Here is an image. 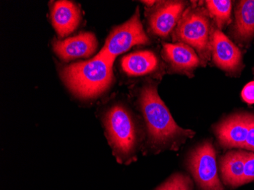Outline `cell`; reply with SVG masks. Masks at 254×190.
<instances>
[{
	"mask_svg": "<svg viewBox=\"0 0 254 190\" xmlns=\"http://www.w3.org/2000/svg\"><path fill=\"white\" fill-rule=\"evenodd\" d=\"M245 149L254 151V115H251V124L247 137Z\"/></svg>",
	"mask_w": 254,
	"mask_h": 190,
	"instance_id": "19",
	"label": "cell"
},
{
	"mask_svg": "<svg viewBox=\"0 0 254 190\" xmlns=\"http://www.w3.org/2000/svg\"><path fill=\"white\" fill-rule=\"evenodd\" d=\"M138 101L145 119L151 148L156 151L178 149L185 140L193 137L194 132L181 128L174 121L158 95L155 83H145L141 88Z\"/></svg>",
	"mask_w": 254,
	"mask_h": 190,
	"instance_id": "1",
	"label": "cell"
},
{
	"mask_svg": "<svg viewBox=\"0 0 254 190\" xmlns=\"http://www.w3.org/2000/svg\"><path fill=\"white\" fill-rule=\"evenodd\" d=\"M114 62L98 53L90 61L64 65L60 74L74 95L82 99H94L105 92L112 84Z\"/></svg>",
	"mask_w": 254,
	"mask_h": 190,
	"instance_id": "2",
	"label": "cell"
},
{
	"mask_svg": "<svg viewBox=\"0 0 254 190\" xmlns=\"http://www.w3.org/2000/svg\"><path fill=\"white\" fill-rule=\"evenodd\" d=\"M51 18L58 36L63 39L76 30L82 20V14L77 4L61 0L51 3Z\"/></svg>",
	"mask_w": 254,
	"mask_h": 190,
	"instance_id": "11",
	"label": "cell"
},
{
	"mask_svg": "<svg viewBox=\"0 0 254 190\" xmlns=\"http://www.w3.org/2000/svg\"><path fill=\"white\" fill-rule=\"evenodd\" d=\"M251 118V114H235L217 126L215 133L220 145L227 148H245Z\"/></svg>",
	"mask_w": 254,
	"mask_h": 190,
	"instance_id": "9",
	"label": "cell"
},
{
	"mask_svg": "<svg viewBox=\"0 0 254 190\" xmlns=\"http://www.w3.org/2000/svg\"><path fill=\"white\" fill-rule=\"evenodd\" d=\"M242 98L249 104H254V81L248 83L242 91Z\"/></svg>",
	"mask_w": 254,
	"mask_h": 190,
	"instance_id": "20",
	"label": "cell"
},
{
	"mask_svg": "<svg viewBox=\"0 0 254 190\" xmlns=\"http://www.w3.org/2000/svg\"><path fill=\"white\" fill-rule=\"evenodd\" d=\"M254 181V154L247 153L245 164L243 185Z\"/></svg>",
	"mask_w": 254,
	"mask_h": 190,
	"instance_id": "18",
	"label": "cell"
},
{
	"mask_svg": "<svg viewBox=\"0 0 254 190\" xmlns=\"http://www.w3.org/2000/svg\"><path fill=\"white\" fill-rule=\"evenodd\" d=\"M247 151H231L221 159V174L226 185L235 187L243 185Z\"/></svg>",
	"mask_w": 254,
	"mask_h": 190,
	"instance_id": "14",
	"label": "cell"
},
{
	"mask_svg": "<svg viewBox=\"0 0 254 190\" xmlns=\"http://www.w3.org/2000/svg\"><path fill=\"white\" fill-rule=\"evenodd\" d=\"M155 190H192V182L188 176L174 174Z\"/></svg>",
	"mask_w": 254,
	"mask_h": 190,
	"instance_id": "17",
	"label": "cell"
},
{
	"mask_svg": "<svg viewBox=\"0 0 254 190\" xmlns=\"http://www.w3.org/2000/svg\"><path fill=\"white\" fill-rule=\"evenodd\" d=\"M149 43V38L141 22L139 9L137 8L128 21L111 31L99 53L114 61L118 55L127 52L134 46L145 45Z\"/></svg>",
	"mask_w": 254,
	"mask_h": 190,
	"instance_id": "5",
	"label": "cell"
},
{
	"mask_svg": "<svg viewBox=\"0 0 254 190\" xmlns=\"http://www.w3.org/2000/svg\"><path fill=\"white\" fill-rule=\"evenodd\" d=\"M162 55L171 69L181 73H191L201 63L195 51L184 43L164 44Z\"/></svg>",
	"mask_w": 254,
	"mask_h": 190,
	"instance_id": "12",
	"label": "cell"
},
{
	"mask_svg": "<svg viewBox=\"0 0 254 190\" xmlns=\"http://www.w3.org/2000/svg\"><path fill=\"white\" fill-rule=\"evenodd\" d=\"M103 122L108 141L119 162H130L139 144V130L133 114L122 104L111 106L105 112Z\"/></svg>",
	"mask_w": 254,
	"mask_h": 190,
	"instance_id": "3",
	"label": "cell"
},
{
	"mask_svg": "<svg viewBox=\"0 0 254 190\" xmlns=\"http://www.w3.org/2000/svg\"><path fill=\"white\" fill-rule=\"evenodd\" d=\"M211 51L215 65L228 73H236L242 65V54L219 29L211 33Z\"/></svg>",
	"mask_w": 254,
	"mask_h": 190,
	"instance_id": "8",
	"label": "cell"
},
{
	"mask_svg": "<svg viewBox=\"0 0 254 190\" xmlns=\"http://www.w3.org/2000/svg\"><path fill=\"white\" fill-rule=\"evenodd\" d=\"M209 12L202 8L184 11L174 34V41L188 44L197 51L205 65L210 57V21Z\"/></svg>",
	"mask_w": 254,
	"mask_h": 190,
	"instance_id": "4",
	"label": "cell"
},
{
	"mask_svg": "<svg viewBox=\"0 0 254 190\" xmlns=\"http://www.w3.org/2000/svg\"><path fill=\"white\" fill-rule=\"evenodd\" d=\"M207 10L216 21L218 28L222 29L231 21L232 2L228 0H208L205 1Z\"/></svg>",
	"mask_w": 254,
	"mask_h": 190,
	"instance_id": "16",
	"label": "cell"
},
{
	"mask_svg": "<svg viewBox=\"0 0 254 190\" xmlns=\"http://www.w3.org/2000/svg\"><path fill=\"white\" fill-rule=\"evenodd\" d=\"M188 168L201 190H224L218 178L216 152L211 141H204L192 150Z\"/></svg>",
	"mask_w": 254,
	"mask_h": 190,
	"instance_id": "6",
	"label": "cell"
},
{
	"mask_svg": "<svg viewBox=\"0 0 254 190\" xmlns=\"http://www.w3.org/2000/svg\"><path fill=\"white\" fill-rule=\"evenodd\" d=\"M234 34L238 41L248 42L254 36V0L240 1L235 9Z\"/></svg>",
	"mask_w": 254,
	"mask_h": 190,
	"instance_id": "15",
	"label": "cell"
},
{
	"mask_svg": "<svg viewBox=\"0 0 254 190\" xmlns=\"http://www.w3.org/2000/svg\"><path fill=\"white\" fill-rule=\"evenodd\" d=\"M183 1L158 2L147 11L148 29L155 36L167 38L178 25L185 11Z\"/></svg>",
	"mask_w": 254,
	"mask_h": 190,
	"instance_id": "7",
	"label": "cell"
},
{
	"mask_svg": "<svg viewBox=\"0 0 254 190\" xmlns=\"http://www.w3.org/2000/svg\"><path fill=\"white\" fill-rule=\"evenodd\" d=\"M158 59L150 51H138L125 56L121 60V68L129 76H143L155 72L158 67Z\"/></svg>",
	"mask_w": 254,
	"mask_h": 190,
	"instance_id": "13",
	"label": "cell"
},
{
	"mask_svg": "<svg viewBox=\"0 0 254 190\" xmlns=\"http://www.w3.org/2000/svg\"><path fill=\"white\" fill-rule=\"evenodd\" d=\"M97 47L96 37L91 32H82L72 38L53 41L54 52L65 62L91 57L96 51Z\"/></svg>",
	"mask_w": 254,
	"mask_h": 190,
	"instance_id": "10",
	"label": "cell"
}]
</instances>
